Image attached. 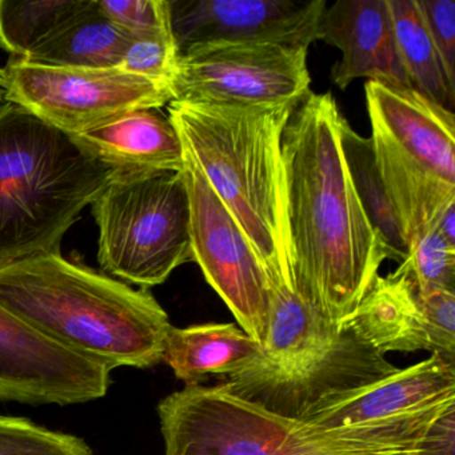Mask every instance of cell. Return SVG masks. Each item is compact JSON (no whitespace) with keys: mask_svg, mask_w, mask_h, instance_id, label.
Listing matches in <instances>:
<instances>
[{"mask_svg":"<svg viewBox=\"0 0 455 455\" xmlns=\"http://www.w3.org/2000/svg\"><path fill=\"white\" fill-rule=\"evenodd\" d=\"M343 119L331 92H311L282 137L294 287L337 323L355 310L387 259L346 164Z\"/></svg>","mask_w":455,"mask_h":455,"instance_id":"cell-1","label":"cell"},{"mask_svg":"<svg viewBox=\"0 0 455 455\" xmlns=\"http://www.w3.org/2000/svg\"><path fill=\"white\" fill-rule=\"evenodd\" d=\"M455 403L407 419L329 427L191 385L158 404L164 455H455Z\"/></svg>","mask_w":455,"mask_h":455,"instance_id":"cell-2","label":"cell"},{"mask_svg":"<svg viewBox=\"0 0 455 455\" xmlns=\"http://www.w3.org/2000/svg\"><path fill=\"white\" fill-rule=\"evenodd\" d=\"M0 306L60 347L108 369L162 362L169 315L135 290L62 254L0 268Z\"/></svg>","mask_w":455,"mask_h":455,"instance_id":"cell-3","label":"cell"},{"mask_svg":"<svg viewBox=\"0 0 455 455\" xmlns=\"http://www.w3.org/2000/svg\"><path fill=\"white\" fill-rule=\"evenodd\" d=\"M297 106L170 102L169 119L267 271L294 287L282 137Z\"/></svg>","mask_w":455,"mask_h":455,"instance_id":"cell-4","label":"cell"},{"mask_svg":"<svg viewBox=\"0 0 455 455\" xmlns=\"http://www.w3.org/2000/svg\"><path fill=\"white\" fill-rule=\"evenodd\" d=\"M398 369L350 329L322 315L282 279L268 278L265 342L222 383L244 401L306 420L330 396Z\"/></svg>","mask_w":455,"mask_h":455,"instance_id":"cell-5","label":"cell"},{"mask_svg":"<svg viewBox=\"0 0 455 455\" xmlns=\"http://www.w3.org/2000/svg\"><path fill=\"white\" fill-rule=\"evenodd\" d=\"M114 172L73 138L4 100L0 105V268L62 254L63 236Z\"/></svg>","mask_w":455,"mask_h":455,"instance_id":"cell-6","label":"cell"},{"mask_svg":"<svg viewBox=\"0 0 455 455\" xmlns=\"http://www.w3.org/2000/svg\"><path fill=\"white\" fill-rule=\"evenodd\" d=\"M92 210L100 230L98 262L106 275L148 290L194 262L182 172H114Z\"/></svg>","mask_w":455,"mask_h":455,"instance_id":"cell-7","label":"cell"},{"mask_svg":"<svg viewBox=\"0 0 455 455\" xmlns=\"http://www.w3.org/2000/svg\"><path fill=\"white\" fill-rule=\"evenodd\" d=\"M4 100L30 111L68 137L135 110L172 102L169 86L122 68H50L10 58L0 68Z\"/></svg>","mask_w":455,"mask_h":455,"instance_id":"cell-8","label":"cell"},{"mask_svg":"<svg viewBox=\"0 0 455 455\" xmlns=\"http://www.w3.org/2000/svg\"><path fill=\"white\" fill-rule=\"evenodd\" d=\"M308 49L281 44H218L180 55L172 102L298 106L310 94Z\"/></svg>","mask_w":455,"mask_h":455,"instance_id":"cell-9","label":"cell"},{"mask_svg":"<svg viewBox=\"0 0 455 455\" xmlns=\"http://www.w3.org/2000/svg\"><path fill=\"white\" fill-rule=\"evenodd\" d=\"M182 175L190 204L194 262L235 316L239 327L262 346L267 335V271L186 148Z\"/></svg>","mask_w":455,"mask_h":455,"instance_id":"cell-10","label":"cell"},{"mask_svg":"<svg viewBox=\"0 0 455 455\" xmlns=\"http://www.w3.org/2000/svg\"><path fill=\"white\" fill-rule=\"evenodd\" d=\"M178 55L218 44H281L308 49L318 41L324 0H167Z\"/></svg>","mask_w":455,"mask_h":455,"instance_id":"cell-11","label":"cell"},{"mask_svg":"<svg viewBox=\"0 0 455 455\" xmlns=\"http://www.w3.org/2000/svg\"><path fill=\"white\" fill-rule=\"evenodd\" d=\"M111 370L76 355L0 306V401L84 403L108 394Z\"/></svg>","mask_w":455,"mask_h":455,"instance_id":"cell-12","label":"cell"},{"mask_svg":"<svg viewBox=\"0 0 455 455\" xmlns=\"http://www.w3.org/2000/svg\"><path fill=\"white\" fill-rule=\"evenodd\" d=\"M455 403V359L441 354L327 398L308 419L329 427L407 419Z\"/></svg>","mask_w":455,"mask_h":455,"instance_id":"cell-13","label":"cell"},{"mask_svg":"<svg viewBox=\"0 0 455 455\" xmlns=\"http://www.w3.org/2000/svg\"><path fill=\"white\" fill-rule=\"evenodd\" d=\"M367 113L380 135L410 161L455 185V116L411 87L367 81Z\"/></svg>","mask_w":455,"mask_h":455,"instance_id":"cell-14","label":"cell"},{"mask_svg":"<svg viewBox=\"0 0 455 455\" xmlns=\"http://www.w3.org/2000/svg\"><path fill=\"white\" fill-rule=\"evenodd\" d=\"M318 41L342 52L331 81L346 90L355 79L411 87L399 60L388 0H339L326 6Z\"/></svg>","mask_w":455,"mask_h":455,"instance_id":"cell-15","label":"cell"},{"mask_svg":"<svg viewBox=\"0 0 455 455\" xmlns=\"http://www.w3.org/2000/svg\"><path fill=\"white\" fill-rule=\"evenodd\" d=\"M71 138L84 153L116 174L183 170L180 135L159 108L132 111Z\"/></svg>","mask_w":455,"mask_h":455,"instance_id":"cell-16","label":"cell"},{"mask_svg":"<svg viewBox=\"0 0 455 455\" xmlns=\"http://www.w3.org/2000/svg\"><path fill=\"white\" fill-rule=\"evenodd\" d=\"M339 323L383 355L430 351L417 289L401 267L378 275L355 310Z\"/></svg>","mask_w":455,"mask_h":455,"instance_id":"cell-17","label":"cell"},{"mask_svg":"<svg viewBox=\"0 0 455 455\" xmlns=\"http://www.w3.org/2000/svg\"><path fill=\"white\" fill-rule=\"evenodd\" d=\"M370 140L410 250L423 234L435 228L442 214L455 206V185L434 177L380 135L371 134Z\"/></svg>","mask_w":455,"mask_h":455,"instance_id":"cell-18","label":"cell"},{"mask_svg":"<svg viewBox=\"0 0 455 455\" xmlns=\"http://www.w3.org/2000/svg\"><path fill=\"white\" fill-rule=\"evenodd\" d=\"M260 345L234 323L170 327L162 361L186 386L201 385L206 375L233 374L247 363Z\"/></svg>","mask_w":455,"mask_h":455,"instance_id":"cell-19","label":"cell"},{"mask_svg":"<svg viewBox=\"0 0 455 455\" xmlns=\"http://www.w3.org/2000/svg\"><path fill=\"white\" fill-rule=\"evenodd\" d=\"M130 39L132 36L103 15L97 0H87L81 12L23 60L50 68H116Z\"/></svg>","mask_w":455,"mask_h":455,"instance_id":"cell-20","label":"cell"},{"mask_svg":"<svg viewBox=\"0 0 455 455\" xmlns=\"http://www.w3.org/2000/svg\"><path fill=\"white\" fill-rule=\"evenodd\" d=\"M340 140L354 188L367 218L379 236L387 259L401 265L409 257V246L398 215L383 185L371 140L356 134L346 119H343L340 126Z\"/></svg>","mask_w":455,"mask_h":455,"instance_id":"cell-21","label":"cell"},{"mask_svg":"<svg viewBox=\"0 0 455 455\" xmlns=\"http://www.w3.org/2000/svg\"><path fill=\"white\" fill-rule=\"evenodd\" d=\"M399 60L410 86L454 113L455 87L447 81L415 0H388Z\"/></svg>","mask_w":455,"mask_h":455,"instance_id":"cell-22","label":"cell"},{"mask_svg":"<svg viewBox=\"0 0 455 455\" xmlns=\"http://www.w3.org/2000/svg\"><path fill=\"white\" fill-rule=\"evenodd\" d=\"M87 0H0V50L25 60L76 12Z\"/></svg>","mask_w":455,"mask_h":455,"instance_id":"cell-23","label":"cell"},{"mask_svg":"<svg viewBox=\"0 0 455 455\" xmlns=\"http://www.w3.org/2000/svg\"><path fill=\"white\" fill-rule=\"evenodd\" d=\"M0 455H94L78 436L58 433L25 418L0 417Z\"/></svg>","mask_w":455,"mask_h":455,"instance_id":"cell-24","label":"cell"},{"mask_svg":"<svg viewBox=\"0 0 455 455\" xmlns=\"http://www.w3.org/2000/svg\"><path fill=\"white\" fill-rule=\"evenodd\" d=\"M409 274L418 291H455V244L447 242L435 228L423 234L399 265Z\"/></svg>","mask_w":455,"mask_h":455,"instance_id":"cell-25","label":"cell"},{"mask_svg":"<svg viewBox=\"0 0 455 455\" xmlns=\"http://www.w3.org/2000/svg\"><path fill=\"white\" fill-rule=\"evenodd\" d=\"M178 60L172 33L138 36L130 39L119 68L170 86Z\"/></svg>","mask_w":455,"mask_h":455,"instance_id":"cell-26","label":"cell"},{"mask_svg":"<svg viewBox=\"0 0 455 455\" xmlns=\"http://www.w3.org/2000/svg\"><path fill=\"white\" fill-rule=\"evenodd\" d=\"M100 12L132 38L170 31L167 0H97Z\"/></svg>","mask_w":455,"mask_h":455,"instance_id":"cell-27","label":"cell"},{"mask_svg":"<svg viewBox=\"0 0 455 455\" xmlns=\"http://www.w3.org/2000/svg\"><path fill=\"white\" fill-rule=\"evenodd\" d=\"M417 299L425 322L430 353L455 359V291L417 290Z\"/></svg>","mask_w":455,"mask_h":455,"instance_id":"cell-28","label":"cell"},{"mask_svg":"<svg viewBox=\"0 0 455 455\" xmlns=\"http://www.w3.org/2000/svg\"><path fill=\"white\" fill-rule=\"evenodd\" d=\"M447 81L455 87V2L415 0Z\"/></svg>","mask_w":455,"mask_h":455,"instance_id":"cell-29","label":"cell"},{"mask_svg":"<svg viewBox=\"0 0 455 455\" xmlns=\"http://www.w3.org/2000/svg\"><path fill=\"white\" fill-rule=\"evenodd\" d=\"M4 102V90H2V87H0V105Z\"/></svg>","mask_w":455,"mask_h":455,"instance_id":"cell-30","label":"cell"}]
</instances>
